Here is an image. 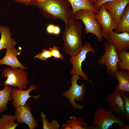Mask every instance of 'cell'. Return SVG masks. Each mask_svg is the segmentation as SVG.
I'll use <instances>...</instances> for the list:
<instances>
[{
	"label": "cell",
	"instance_id": "cell-1",
	"mask_svg": "<svg viewBox=\"0 0 129 129\" xmlns=\"http://www.w3.org/2000/svg\"><path fill=\"white\" fill-rule=\"evenodd\" d=\"M31 5L38 7L45 17L59 19L65 23L74 18V14L67 0H32Z\"/></svg>",
	"mask_w": 129,
	"mask_h": 129
},
{
	"label": "cell",
	"instance_id": "cell-2",
	"mask_svg": "<svg viewBox=\"0 0 129 129\" xmlns=\"http://www.w3.org/2000/svg\"><path fill=\"white\" fill-rule=\"evenodd\" d=\"M82 22L81 20L78 21L74 18L65 23L62 38L64 50L70 56L76 55L83 47Z\"/></svg>",
	"mask_w": 129,
	"mask_h": 129
},
{
	"label": "cell",
	"instance_id": "cell-3",
	"mask_svg": "<svg viewBox=\"0 0 129 129\" xmlns=\"http://www.w3.org/2000/svg\"><path fill=\"white\" fill-rule=\"evenodd\" d=\"M92 123V125L98 129H108L114 123L118 124V127L126 124L124 120L115 115L109 108L104 107L96 109Z\"/></svg>",
	"mask_w": 129,
	"mask_h": 129
},
{
	"label": "cell",
	"instance_id": "cell-4",
	"mask_svg": "<svg viewBox=\"0 0 129 129\" xmlns=\"http://www.w3.org/2000/svg\"><path fill=\"white\" fill-rule=\"evenodd\" d=\"M96 13L88 10H79L75 13L74 19L76 20L80 19L85 26V33L94 34L100 42L103 40L101 33V26L95 18Z\"/></svg>",
	"mask_w": 129,
	"mask_h": 129
},
{
	"label": "cell",
	"instance_id": "cell-5",
	"mask_svg": "<svg viewBox=\"0 0 129 129\" xmlns=\"http://www.w3.org/2000/svg\"><path fill=\"white\" fill-rule=\"evenodd\" d=\"M80 76L77 75H73L71 78V86L68 90L64 91L62 96L68 99L70 103L73 108L77 110H81L83 109L85 106L77 104L75 102H81L84 100L86 91L85 84L82 83L79 85L77 83L79 79H81Z\"/></svg>",
	"mask_w": 129,
	"mask_h": 129
},
{
	"label": "cell",
	"instance_id": "cell-6",
	"mask_svg": "<svg viewBox=\"0 0 129 129\" xmlns=\"http://www.w3.org/2000/svg\"><path fill=\"white\" fill-rule=\"evenodd\" d=\"M103 46L105 52L97 59L98 64L101 65L105 66L107 74L114 77L116 73L119 70L117 66L118 63L120 61L118 53L113 45L108 41L104 43Z\"/></svg>",
	"mask_w": 129,
	"mask_h": 129
},
{
	"label": "cell",
	"instance_id": "cell-7",
	"mask_svg": "<svg viewBox=\"0 0 129 129\" xmlns=\"http://www.w3.org/2000/svg\"><path fill=\"white\" fill-rule=\"evenodd\" d=\"M24 69L18 68H6L1 74L2 77L6 78L3 85H9L18 88L26 89L28 84V73Z\"/></svg>",
	"mask_w": 129,
	"mask_h": 129
},
{
	"label": "cell",
	"instance_id": "cell-8",
	"mask_svg": "<svg viewBox=\"0 0 129 129\" xmlns=\"http://www.w3.org/2000/svg\"><path fill=\"white\" fill-rule=\"evenodd\" d=\"M91 52L93 53L96 52L91 43L87 42L85 43L79 52L76 55L70 56V60L73 68L70 72V74L78 75L81 77V79L88 81V75L82 71L81 68L82 62L86 58L87 53Z\"/></svg>",
	"mask_w": 129,
	"mask_h": 129
},
{
	"label": "cell",
	"instance_id": "cell-9",
	"mask_svg": "<svg viewBox=\"0 0 129 129\" xmlns=\"http://www.w3.org/2000/svg\"><path fill=\"white\" fill-rule=\"evenodd\" d=\"M30 106V102H26L23 106L14 108V112L16 123H25L30 129H35L38 128V123L32 113Z\"/></svg>",
	"mask_w": 129,
	"mask_h": 129
},
{
	"label": "cell",
	"instance_id": "cell-10",
	"mask_svg": "<svg viewBox=\"0 0 129 129\" xmlns=\"http://www.w3.org/2000/svg\"><path fill=\"white\" fill-rule=\"evenodd\" d=\"M105 100L109 109L113 114L126 120L124 102L120 91L114 90L106 96Z\"/></svg>",
	"mask_w": 129,
	"mask_h": 129
},
{
	"label": "cell",
	"instance_id": "cell-11",
	"mask_svg": "<svg viewBox=\"0 0 129 129\" xmlns=\"http://www.w3.org/2000/svg\"><path fill=\"white\" fill-rule=\"evenodd\" d=\"M95 18L101 26V33L105 38L110 32L117 26L112 16L103 4L101 6L98 12L96 14Z\"/></svg>",
	"mask_w": 129,
	"mask_h": 129
},
{
	"label": "cell",
	"instance_id": "cell-12",
	"mask_svg": "<svg viewBox=\"0 0 129 129\" xmlns=\"http://www.w3.org/2000/svg\"><path fill=\"white\" fill-rule=\"evenodd\" d=\"M37 89L36 86L35 84L31 85L29 86V88L26 90L19 88L17 89L16 87H14L11 94L13 106L16 108L24 105L27 100L31 97H33L35 99H38L40 97V94L37 96H32L29 94L31 91Z\"/></svg>",
	"mask_w": 129,
	"mask_h": 129
},
{
	"label": "cell",
	"instance_id": "cell-13",
	"mask_svg": "<svg viewBox=\"0 0 129 129\" xmlns=\"http://www.w3.org/2000/svg\"><path fill=\"white\" fill-rule=\"evenodd\" d=\"M105 38L113 45L118 53L129 49V32L116 33L112 30Z\"/></svg>",
	"mask_w": 129,
	"mask_h": 129
},
{
	"label": "cell",
	"instance_id": "cell-14",
	"mask_svg": "<svg viewBox=\"0 0 129 129\" xmlns=\"http://www.w3.org/2000/svg\"><path fill=\"white\" fill-rule=\"evenodd\" d=\"M129 4V0H114L103 4L112 16L117 26L120 22L126 6Z\"/></svg>",
	"mask_w": 129,
	"mask_h": 129
},
{
	"label": "cell",
	"instance_id": "cell-15",
	"mask_svg": "<svg viewBox=\"0 0 129 129\" xmlns=\"http://www.w3.org/2000/svg\"><path fill=\"white\" fill-rule=\"evenodd\" d=\"M20 52L21 51H19L15 47L7 49L5 55L0 60V64L7 65L13 68L27 69L22 65L17 58V55H20Z\"/></svg>",
	"mask_w": 129,
	"mask_h": 129
},
{
	"label": "cell",
	"instance_id": "cell-16",
	"mask_svg": "<svg viewBox=\"0 0 129 129\" xmlns=\"http://www.w3.org/2000/svg\"><path fill=\"white\" fill-rule=\"evenodd\" d=\"M1 38L0 39V51L4 49H6L15 47L17 43L15 39L11 37L12 32L9 27L0 26Z\"/></svg>",
	"mask_w": 129,
	"mask_h": 129
},
{
	"label": "cell",
	"instance_id": "cell-17",
	"mask_svg": "<svg viewBox=\"0 0 129 129\" xmlns=\"http://www.w3.org/2000/svg\"><path fill=\"white\" fill-rule=\"evenodd\" d=\"M114 77L118 83V85L114 87V90L129 92V70H119L116 73Z\"/></svg>",
	"mask_w": 129,
	"mask_h": 129
},
{
	"label": "cell",
	"instance_id": "cell-18",
	"mask_svg": "<svg viewBox=\"0 0 129 129\" xmlns=\"http://www.w3.org/2000/svg\"><path fill=\"white\" fill-rule=\"evenodd\" d=\"M60 129H98L92 125L88 126L87 124L80 118L70 116L66 123L63 124Z\"/></svg>",
	"mask_w": 129,
	"mask_h": 129
},
{
	"label": "cell",
	"instance_id": "cell-19",
	"mask_svg": "<svg viewBox=\"0 0 129 129\" xmlns=\"http://www.w3.org/2000/svg\"><path fill=\"white\" fill-rule=\"evenodd\" d=\"M71 5L74 14L77 11L82 9L92 11L96 14L99 10L95 7L94 3L88 0H67Z\"/></svg>",
	"mask_w": 129,
	"mask_h": 129
},
{
	"label": "cell",
	"instance_id": "cell-20",
	"mask_svg": "<svg viewBox=\"0 0 129 129\" xmlns=\"http://www.w3.org/2000/svg\"><path fill=\"white\" fill-rule=\"evenodd\" d=\"M13 89L11 86L5 85L3 89L0 90V114L7 109V103L12 100L11 94Z\"/></svg>",
	"mask_w": 129,
	"mask_h": 129
},
{
	"label": "cell",
	"instance_id": "cell-21",
	"mask_svg": "<svg viewBox=\"0 0 129 129\" xmlns=\"http://www.w3.org/2000/svg\"><path fill=\"white\" fill-rule=\"evenodd\" d=\"M113 31L116 33L124 32H129V4L126 6L120 22Z\"/></svg>",
	"mask_w": 129,
	"mask_h": 129
},
{
	"label": "cell",
	"instance_id": "cell-22",
	"mask_svg": "<svg viewBox=\"0 0 129 129\" xmlns=\"http://www.w3.org/2000/svg\"><path fill=\"white\" fill-rule=\"evenodd\" d=\"M0 118V129H15L19 123L14 122L16 120L15 115L2 114Z\"/></svg>",
	"mask_w": 129,
	"mask_h": 129
},
{
	"label": "cell",
	"instance_id": "cell-23",
	"mask_svg": "<svg viewBox=\"0 0 129 129\" xmlns=\"http://www.w3.org/2000/svg\"><path fill=\"white\" fill-rule=\"evenodd\" d=\"M120 61L117 64L118 68L119 70H129V52L124 50L118 53Z\"/></svg>",
	"mask_w": 129,
	"mask_h": 129
},
{
	"label": "cell",
	"instance_id": "cell-24",
	"mask_svg": "<svg viewBox=\"0 0 129 129\" xmlns=\"http://www.w3.org/2000/svg\"><path fill=\"white\" fill-rule=\"evenodd\" d=\"M43 125V129H58L60 127L58 121L53 119L51 122H49L46 118V115L43 112L40 113Z\"/></svg>",
	"mask_w": 129,
	"mask_h": 129
},
{
	"label": "cell",
	"instance_id": "cell-25",
	"mask_svg": "<svg viewBox=\"0 0 129 129\" xmlns=\"http://www.w3.org/2000/svg\"><path fill=\"white\" fill-rule=\"evenodd\" d=\"M120 92L124 102L126 119L129 120V92L125 91H121Z\"/></svg>",
	"mask_w": 129,
	"mask_h": 129
},
{
	"label": "cell",
	"instance_id": "cell-26",
	"mask_svg": "<svg viewBox=\"0 0 129 129\" xmlns=\"http://www.w3.org/2000/svg\"><path fill=\"white\" fill-rule=\"evenodd\" d=\"M52 57L51 52L49 50L44 48L42 49L41 53H39L34 57L36 59H38L42 60H47L48 58Z\"/></svg>",
	"mask_w": 129,
	"mask_h": 129
},
{
	"label": "cell",
	"instance_id": "cell-27",
	"mask_svg": "<svg viewBox=\"0 0 129 129\" xmlns=\"http://www.w3.org/2000/svg\"><path fill=\"white\" fill-rule=\"evenodd\" d=\"M59 48L56 46H53L52 47H49L48 50L51 52L52 56L55 59H64V57L60 53Z\"/></svg>",
	"mask_w": 129,
	"mask_h": 129
},
{
	"label": "cell",
	"instance_id": "cell-28",
	"mask_svg": "<svg viewBox=\"0 0 129 129\" xmlns=\"http://www.w3.org/2000/svg\"><path fill=\"white\" fill-rule=\"evenodd\" d=\"M114 0H97V1L94 3L95 7L99 10L101 6L104 3L108 2H111Z\"/></svg>",
	"mask_w": 129,
	"mask_h": 129
},
{
	"label": "cell",
	"instance_id": "cell-29",
	"mask_svg": "<svg viewBox=\"0 0 129 129\" xmlns=\"http://www.w3.org/2000/svg\"><path fill=\"white\" fill-rule=\"evenodd\" d=\"M16 2L20 4H23L26 5H31L32 0H13Z\"/></svg>",
	"mask_w": 129,
	"mask_h": 129
},
{
	"label": "cell",
	"instance_id": "cell-30",
	"mask_svg": "<svg viewBox=\"0 0 129 129\" xmlns=\"http://www.w3.org/2000/svg\"><path fill=\"white\" fill-rule=\"evenodd\" d=\"M55 26L53 24H50L48 25L46 28L47 32L49 34H53Z\"/></svg>",
	"mask_w": 129,
	"mask_h": 129
},
{
	"label": "cell",
	"instance_id": "cell-31",
	"mask_svg": "<svg viewBox=\"0 0 129 129\" xmlns=\"http://www.w3.org/2000/svg\"><path fill=\"white\" fill-rule=\"evenodd\" d=\"M60 32V29L59 27L58 26L55 25L53 34L55 35H57L59 34Z\"/></svg>",
	"mask_w": 129,
	"mask_h": 129
},
{
	"label": "cell",
	"instance_id": "cell-32",
	"mask_svg": "<svg viewBox=\"0 0 129 129\" xmlns=\"http://www.w3.org/2000/svg\"><path fill=\"white\" fill-rule=\"evenodd\" d=\"M118 129H129V125L126 124L122 127H118Z\"/></svg>",
	"mask_w": 129,
	"mask_h": 129
},
{
	"label": "cell",
	"instance_id": "cell-33",
	"mask_svg": "<svg viewBox=\"0 0 129 129\" xmlns=\"http://www.w3.org/2000/svg\"><path fill=\"white\" fill-rule=\"evenodd\" d=\"M88 0L90 1H91L93 3H95L97 0Z\"/></svg>",
	"mask_w": 129,
	"mask_h": 129
}]
</instances>
